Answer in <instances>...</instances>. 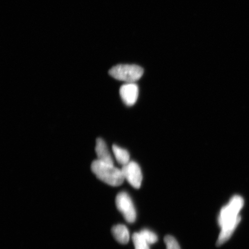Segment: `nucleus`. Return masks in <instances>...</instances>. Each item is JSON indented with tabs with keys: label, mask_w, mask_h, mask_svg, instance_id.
<instances>
[{
	"label": "nucleus",
	"mask_w": 249,
	"mask_h": 249,
	"mask_svg": "<svg viewBox=\"0 0 249 249\" xmlns=\"http://www.w3.org/2000/svg\"><path fill=\"white\" fill-rule=\"evenodd\" d=\"M166 249H181L176 239L171 235H167L164 238Z\"/></svg>",
	"instance_id": "obj_12"
},
{
	"label": "nucleus",
	"mask_w": 249,
	"mask_h": 249,
	"mask_svg": "<svg viewBox=\"0 0 249 249\" xmlns=\"http://www.w3.org/2000/svg\"><path fill=\"white\" fill-rule=\"evenodd\" d=\"M113 152L117 162L123 166L129 162L130 155L126 149L118 147L117 145H113Z\"/></svg>",
	"instance_id": "obj_9"
},
{
	"label": "nucleus",
	"mask_w": 249,
	"mask_h": 249,
	"mask_svg": "<svg viewBox=\"0 0 249 249\" xmlns=\"http://www.w3.org/2000/svg\"><path fill=\"white\" fill-rule=\"evenodd\" d=\"M116 204L118 210L123 214L127 222L132 223L135 222L137 214L135 205L126 192H120L117 195Z\"/></svg>",
	"instance_id": "obj_4"
},
{
	"label": "nucleus",
	"mask_w": 249,
	"mask_h": 249,
	"mask_svg": "<svg viewBox=\"0 0 249 249\" xmlns=\"http://www.w3.org/2000/svg\"><path fill=\"white\" fill-rule=\"evenodd\" d=\"M244 204V199L240 196L236 195L221 209L217 219L221 231L216 242L217 247L225 244L234 232L241 222V217L239 213Z\"/></svg>",
	"instance_id": "obj_1"
},
{
	"label": "nucleus",
	"mask_w": 249,
	"mask_h": 249,
	"mask_svg": "<svg viewBox=\"0 0 249 249\" xmlns=\"http://www.w3.org/2000/svg\"><path fill=\"white\" fill-rule=\"evenodd\" d=\"M124 180H126L129 184L135 189L141 187L142 180V174L139 165L134 161L129 162L122 167Z\"/></svg>",
	"instance_id": "obj_5"
},
{
	"label": "nucleus",
	"mask_w": 249,
	"mask_h": 249,
	"mask_svg": "<svg viewBox=\"0 0 249 249\" xmlns=\"http://www.w3.org/2000/svg\"><path fill=\"white\" fill-rule=\"evenodd\" d=\"M132 240L135 249H149V245L144 240L139 232L133 233Z\"/></svg>",
	"instance_id": "obj_10"
},
{
	"label": "nucleus",
	"mask_w": 249,
	"mask_h": 249,
	"mask_svg": "<svg viewBox=\"0 0 249 249\" xmlns=\"http://www.w3.org/2000/svg\"><path fill=\"white\" fill-rule=\"evenodd\" d=\"M91 170L99 179L108 185L120 186L124 180L122 170L114 166V164L95 160L91 164Z\"/></svg>",
	"instance_id": "obj_2"
},
{
	"label": "nucleus",
	"mask_w": 249,
	"mask_h": 249,
	"mask_svg": "<svg viewBox=\"0 0 249 249\" xmlns=\"http://www.w3.org/2000/svg\"><path fill=\"white\" fill-rule=\"evenodd\" d=\"M144 73L142 67L137 65L119 64L109 71V74L118 80L126 83H135Z\"/></svg>",
	"instance_id": "obj_3"
},
{
	"label": "nucleus",
	"mask_w": 249,
	"mask_h": 249,
	"mask_svg": "<svg viewBox=\"0 0 249 249\" xmlns=\"http://www.w3.org/2000/svg\"><path fill=\"white\" fill-rule=\"evenodd\" d=\"M95 151L98 160L104 162L114 164L113 158L109 152L104 140L101 138L96 139Z\"/></svg>",
	"instance_id": "obj_7"
},
{
	"label": "nucleus",
	"mask_w": 249,
	"mask_h": 249,
	"mask_svg": "<svg viewBox=\"0 0 249 249\" xmlns=\"http://www.w3.org/2000/svg\"><path fill=\"white\" fill-rule=\"evenodd\" d=\"M144 238V240L148 243L149 245H152L157 242L158 240V236L156 233L147 229H144L139 232Z\"/></svg>",
	"instance_id": "obj_11"
},
{
	"label": "nucleus",
	"mask_w": 249,
	"mask_h": 249,
	"mask_svg": "<svg viewBox=\"0 0 249 249\" xmlns=\"http://www.w3.org/2000/svg\"><path fill=\"white\" fill-rule=\"evenodd\" d=\"M112 233L117 241L121 244H126L128 243L130 238L128 229L125 226L118 225L114 226L111 230Z\"/></svg>",
	"instance_id": "obj_8"
},
{
	"label": "nucleus",
	"mask_w": 249,
	"mask_h": 249,
	"mask_svg": "<svg viewBox=\"0 0 249 249\" xmlns=\"http://www.w3.org/2000/svg\"><path fill=\"white\" fill-rule=\"evenodd\" d=\"M139 92V87L135 83L124 84L120 89L121 98L127 107H132L136 104Z\"/></svg>",
	"instance_id": "obj_6"
}]
</instances>
